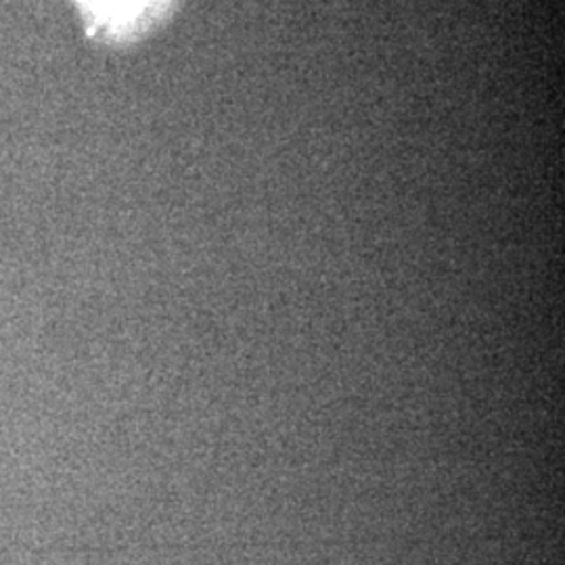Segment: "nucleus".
<instances>
[{
  "instance_id": "f257e3e1",
  "label": "nucleus",
  "mask_w": 565,
  "mask_h": 565,
  "mask_svg": "<svg viewBox=\"0 0 565 565\" xmlns=\"http://www.w3.org/2000/svg\"><path fill=\"white\" fill-rule=\"evenodd\" d=\"M93 32L111 41H135L153 30L177 0H76Z\"/></svg>"
}]
</instances>
